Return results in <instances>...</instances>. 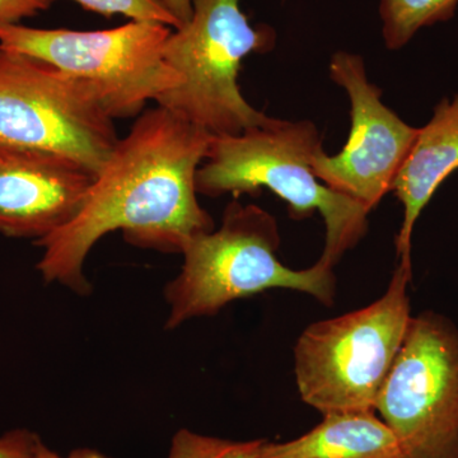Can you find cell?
<instances>
[{"label": "cell", "mask_w": 458, "mask_h": 458, "mask_svg": "<svg viewBox=\"0 0 458 458\" xmlns=\"http://www.w3.org/2000/svg\"><path fill=\"white\" fill-rule=\"evenodd\" d=\"M213 137L165 107L141 114L117 141L73 221L36 241L44 250L38 269L45 282L89 294L84 261L117 229L131 245L172 254L212 232V216L199 204L197 172Z\"/></svg>", "instance_id": "6da1fadb"}, {"label": "cell", "mask_w": 458, "mask_h": 458, "mask_svg": "<svg viewBox=\"0 0 458 458\" xmlns=\"http://www.w3.org/2000/svg\"><path fill=\"white\" fill-rule=\"evenodd\" d=\"M322 138L311 120L274 119L238 135L213 137L197 172L198 194H256L270 190L288 204L294 219L318 210L324 219L325 247L318 261L334 267L369 231V214L316 177L312 159Z\"/></svg>", "instance_id": "7a4b0ae2"}, {"label": "cell", "mask_w": 458, "mask_h": 458, "mask_svg": "<svg viewBox=\"0 0 458 458\" xmlns=\"http://www.w3.org/2000/svg\"><path fill=\"white\" fill-rule=\"evenodd\" d=\"M279 245L278 223L270 213L232 201L221 227L183 246L182 269L165 289L170 306L165 328L216 315L233 301L269 289L302 292L331 306L336 289L333 267L318 261L309 269H289L276 256Z\"/></svg>", "instance_id": "3957f363"}, {"label": "cell", "mask_w": 458, "mask_h": 458, "mask_svg": "<svg viewBox=\"0 0 458 458\" xmlns=\"http://www.w3.org/2000/svg\"><path fill=\"white\" fill-rule=\"evenodd\" d=\"M410 282L411 264L399 262L376 302L303 331L295 344L294 373L307 405L324 415L376 411L412 318Z\"/></svg>", "instance_id": "277c9868"}, {"label": "cell", "mask_w": 458, "mask_h": 458, "mask_svg": "<svg viewBox=\"0 0 458 458\" xmlns=\"http://www.w3.org/2000/svg\"><path fill=\"white\" fill-rule=\"evenodd\" d=\"M276 40L271 27L249 22L240 0H194L191 20L174 30L164 47L182 83L157 104L214 137L261 125L269 116L243 98L238 73L247 55L267 53Z\"/></svg>", "instance_id": "5b68a950"}, {"label": "cell", "mask_w": 458, "mask_h": 458, "mask_svg": "<svg viewBox=\"0 0 458 458\" xmlns=\"http://www.w3.org/2000/svg\"><path fill=\"white\" fill-rule=\"evenodd\" d=\"M172 31L149 21H131L101 31L5 23L0 25V50L40 59L84 81L114 120L125 119L182 83L164 56Z\"/></svg>", "instance_id": "8992f818"}, {"label": "cell", "mask_w": 458, "mask_h": 458, "mask_svg": "<svg viewBox=\"0 0 458 458\" xmlns=\"http://www.w3.org/2000/svg\"><path fill=\"white\" fill-rule=\"evenodd\" d=\"M117 141L114 119L89 84L0 50V144L66 156L98 176Z\"/></svg>", "instance_id": "52a82bcc"}, {"label": "cell", "mask_w": 458, "mask_h": 458, "mask_svg": "<svg viewBox=\"0 0 458 458\" xmlns=\"http://www.w3.org/2000/svg\"><path fill=\"white\" fill-rule=\"evenodd\" d=\"M376 411L406 458H458V328L426 311L411 318Z\"/></svg>", "instance_id": "ba28073f"}, {"label": "cell", "mask_w": 458, "mask_h": 458, "mask_svg": "<svg viewBox=\"0 0 458 458\" xmlns=\"http://www.w3.org/2000/svg\"><path fill=\"white\" fill-rule=\"evenodd\" d=\"M328 69L351 99L352 128L337 155H327L324 148L316 153L313 172L327 188L370 212L393 190L419 129L382 102V90L369 80L363 57L337 51Z\"/></svg>", "instance_id": "9c48e42d"}, {"label": "cell", "mask_w": 458, "mask_h": 458, "mask_svg": "<svg viewBox=\"0 0 458 458\" xmlns=\"http://www.w3.org/2000/svg\"><path fill=\"white\" fill-rule=\"evenodd\" d=\"M95 179L69 157L0 144V233L49 236L73 221Z\"/></svg>", "instance_id": "30bf717a"}, {"label": "cell", "mask_w": 458, "mask_h": 458, "mask_svg": "<svg viewBox=\"0 0 458 458\" xmlns=\"http://www.w3.org/2000/svg\"><path fill=\"white\" fill-rule=\"evenodd\" d=\"M458 170V95L443 98L432 119L419 129L417 140L394 180L393 190L403 208L396 237L399 262L411 264L415 223L439 186Z\"/></svg>", "instance_id": "8fae6325"}, {"label": "cell", "mask_w": 458, "mask_h": 458, "mask_svg": "<svg viewBox=\"0 0 458 458\" xmlns=\"http://www.w3.org/2000/svg\"><path fill=\"white\" fill-rule=\"evenodd\" d=\"M261 458H406L396 434L376 411L331 412L302 437L265 443Z\"/></svg>", "instance_id": "7c38bea8"}, {"label": "cell", "mask_w": 458, "mask_h": 458, "mask_svg": "<svg viewBox=\"0 0 458 458\" xmlns=\"http://www.w3.org/2000/svg\"><path fill=\"white\" fill-rule=\"evenodd\" d=\"M458 0H381L382 33L388 50H400L424 27L451 20Z\"/></svg>", "instance_id": "4fadbf2b"}, {"label": "cell", "mask_w": 458, "mask_h": 458, "mask_svg": "<svg viewBox=\"0 0 458 458\" xmlns=\"http://www.w3.org/2000/svg\"><path fill=\"white\" fill-rule=\"evenodd\" d=\"M267 442L232 441L180 429L172 438L167 458H261Z\"/></svg>", "instance_id": "5bb4252c"}, {"label": "cell", "mask_w": 458, "mask_h": 458, "mask_svg": "<svg viewBox=\"0 0 458 458\" xmlns=\"http://www.w3.org/2000/svg\"><path fill=\"white\" fill-rule=\"evenodd\" d=\"M84 9L111 18L116 14L131 21H149L171 29H180V23L159 0H74Z\"/></svg>", "instance_id": "9a60e30c"}, {"label": "cell", "mask_w": 458, "mask_h": 458, "mask_svg": "<svg viewBox=\"0 0 458 458\" xmlns=\"http://www.w3.org/2000/svg\"><path fill=\"white\" fill-rule=\"evenodd\" d=\"M38 441L40 437L31 430H9L0 437V458H30Z\"/></svg>", "instance_id": "2e32d148"}, {"label": "cell", "mask_w": 458, "mask_h": 458, "mask_svg": "<svg viewBox=\"0 0 458 458\" xmlns=\"http://www.w3.org/2000/svg\"><path fill=\"white\" fill-rule=\"evenodd\" d=\"M57 0H0V25L20 23L53 7Z\"/></svg>", "instance_id": "e0dca14e"}, {"label": "cell", "mask_w": 458, "mask_h": 458, "mask_svg": "<svg viewBox=\"0 0 458 458\" xmlns=\"http://www.w3.org/2000/svg\"><path fill=\"white\" fill-rule=\"evenodd\" d=\"M30 458H114L107 456V454H102L93 448H77V450L72 451L71 454L66 457L59 456L55 452L51 451L49 447L45 445V443L41 441L38 442L35 450H33L31 457Z\"/></svg>", "instance_id": "ac0fdd59"}, {"label": "cell", "mask_w": 458, "mask_h": 458, "mask_svg": "<svg viewBox=\"0 0 458 458\" xmlns=\"http://www.w3.org/2000/svg\"><path fill=\"white\" fill-rule=\"evenodd\" d=\"M180 23V29L191 20L194 0H159ZM179 30V29H177Z\"/></svg>", "instance_id": "d6986e66"}]
</instances>
